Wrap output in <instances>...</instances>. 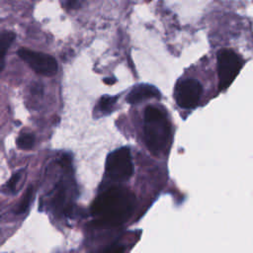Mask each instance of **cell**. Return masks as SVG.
I'll return each mask as SVG.
<instances>
[{
  "label": "cell",
  "mask_w": 253,
  "mask_h": 253,
  "mask_svg": "<svg viewBox=\"0 0 253 253\" xmlns=\"http://www.w3.org/2000/svg\"><path fill=\"white\" fill-rule=\"evenodd\" d=\"M134 204L132 192L126 188L114 187L96 198L92 205V214L99 221L118 225L129 217Z\"/></svg>",
  "instance_id": "6da1fadb"
},
{
  "label": "cell",
  "mask_w": 253,
  "mask_h": 253,
  "mask_svg": "<svg viewBox=\"0 0 253 253\" xmlns=\"http://www.w3.org/2000/svg\"><path fill=\"white\" fill-rule=\"evenodd\" d=\"M144 141L154 154L163 152L170 141L171 126L165 114L158 108L149 106L144 112Z\"/></svg>",
  "instance_id": "7a4b0ae2"
},
{
  "label": "cell",
  "mask_w": 253,
  "mask_h": 253,
  "mask_svg": "<svg viewBox=\"0 0 253 253\" xmlns=\"http://www.w3.org/2000/svg\"><path fill=\"white\" fill-rule=\"evenodd\" d=\"M133 165L128 147H121L111 152L106 161L107 175L116 181H125L131 177Z\"/></svg>",
  "instance_id": "3957f363"
},
{
  "label": "cell",
  "mask_w": 253,
  "mask_h": 253,
  "mask_svg": "<svg viewBox=\"0 0 253 253\" xmlns=\"http://www.w3.org/2000/svg\"><path fill=\"white\" fill-rule=\"evenodd\" d=\"M242 66L241 58L232 49L223 48L217 52L218 89H226L234 80Z\"/></svg>",
  "instance_id": "277c9868"
},
{
  "label": "cell",
  "mask_w": 253,
  "mask_h": 253,
  "mask_svg": "<svg viewBox=\"0 0 253 253\" xmlns=\"http://www.w3.org/2000/svg\"><path fill=\"white\" fill-rule=\"evenodd\" d=\"M18 55L38 74L52 76L57 72V61L51 55L22 47L18 50Z\"/></svg>",
  "instance_id": "5b68a950"
},
{
  "label": "cell",
  "mask_w": 253,
  "mask_h": 253,
  "mask_svg": "<svg viewBox=\"0 0 253 253\" xmlns=\"http://www.w3.org/2000/svg\"><path fill=\"white\" fill-rule=\"evenodd\" d=\"M202 93L203 87L198 80L193 78L185 79L176 87V102L184 109L195 108L200 101Z\"/></svg>",
  "instance_id": "8992f818"
},
{
  "label": "cell",
  "mask_w": 253,
  "mask_h": 253,
  "mask_svg": "<svg viewBox=\"0 0 253 253\" xmlns=\"http://www.w3.org/2000/svg\"><path fill=\"white\" fill-rule=\"evenodd\" d=\"M151 98H160L159 90L149 84H139L131 89L126 96V101L133 105Z\"/></svg>",
  "instance_id": "52a82bcc"
},
{
  "label": "cell",
  "mask_w": 253,
  "mask_h": 253,
  "mask_svg": "<svg viewBox=\"0 0 253 253\" xmlns=\"http://www.w3.org/2000/svg\"><path fill=\"white\" fill-rule=\"evenodd\" d=\"M15 40V34L13 32H4L0 35V62H2L4 56L11 43Z\"/></svg>",
  "instance_id": "ba28073f"
},
{
  "label": "cell",
  "mask_w": 253,
  "mask_h": 253,
  "mask_svg": "<svg viewBox=\"0 0 253 253\" xmlns=\"http://www.w3.org/2000/svg\"><path fill=\"white\" fill-rule=\"evenodd\" d=\"M33 195H34V189H33L32 186H30L27 189L26 193L24 194L22 201L19 203V205L17 207V210H16V213L17 214H21V213L25 212L28 210V208L30 207V204L32 202Z\"/></svg>",
  "instance_id": "9c48e42d"
},
{
  "label": "cell",
  "mask_w": 253,
  "mask_h": 253,
  "mask_svg": "<svg viewBox=\"0 0 253 253\" xmlns=\"http://www.w3.org/2000/svg\"><path fill=\"white\" fill-rule=\"evenodd\" d=\"M16 143L21 149H31L35 144V136L32 133H23L18 136Z\"/></svg>",
  "instance_id": "30bf717a"
},
{
  "label": "cell",
  "mask_w": 253,
  "mask_h": 253,
  "mask_svg": "<svg viewBox=\"0 0 253 253\" xmlns=\"http://www.w3.org/2000/svg\"><path fill=\"white\" fill-rule=\"evenodd\" d=\"M118 97H111V96H103L99 102V108L104 113H110L116 104Z\"/></svg>",
  "instance_id": "8fae6325"
},
{
  "label": "cell",
  "mask_w": 253,
  "mask_h": 253,
  "mask_svg": "<svg viewBox=\"0 0 253 253\" xmlns=\"http://www.w3.org/2000/svg\"><path fill=\"white\" fill-rule=\"evenodd\" d=\"M62 7L70 10V9H77L80 4L81 0H61Z\"/></svg>",
  "instance_id": "7c38bea8"
},
{
  "label": "cell",
  "mask_w": 253,
  "mask_h": 253,
  "mask_svg": "<svg viewBox=\"0 0 253 253\" xmlns=\"http://www.w3.org/2000/svg\"><path fill=\"white\" fill-rule=\"evenodd\" d=\"M20 177H21V174H20V172H18V173H16V174H14V175L9 179V181H8V183H7V187L9 188V190H11V191H14V190H15L16 185H17V183L19 182Z\"/></svg>",
  "instance_id": "4fadbf2b"
},
{
  "label": "cell",
  "mask_w": 253,
  "mask_h": 253,
  "mask_svg": "<svg viewBox=\"0 0 253 253\" xmlns=\"http://www.w3.org/2000/svg\"><path fill=\"white\" fill-rule=\"evenodd\" d=\"M104 81L107 83V84H113L115 82V79L114 78H108V79H104Z\"/></svg>",
  "instance_id": "5bb4252c"
},
{
  "label": "cell",
  "mask_w": 253,
  "mask_h": 253,
  "mask_svg": "<svg viewBox=\"0 0 253 253\" xmlns=\"http://www.w3.org/2000/svg\"><path fill=\"white\" fill-rule=\"evenodd\" d=\"M3 68H4V63L0 62V72L3 70Z\"/></svg>",
  "instance_id": "9a60e30c"
},
{
  "label": "cell",
  "mask_w": 253,
  "mask_h": 253,
  "mask_svg": "<svg viewBox=\"0 0 253 253\" xmlns=\"http://www.w3.org/2000/svg\"><path fill=\"white\" fill-rule=\"evenodd\" d=\"M115 253H124V251H123V249H119V250H117Z\"/></svg>",
  "instance_id": "2e32d148"
}]
</instances>
